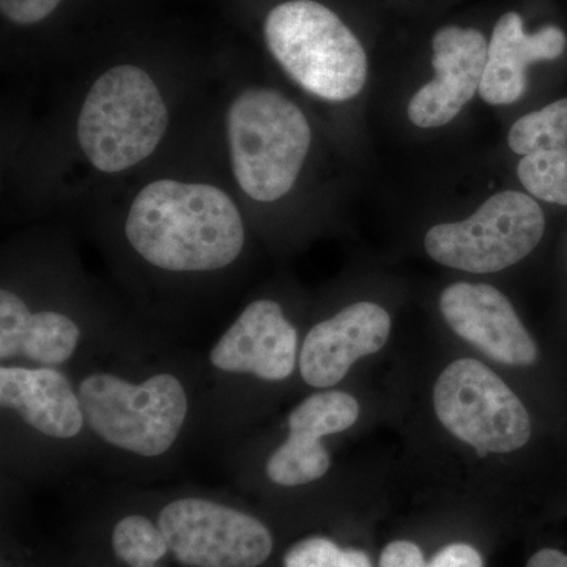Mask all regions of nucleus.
I'll list each match as a JSON object with an SVG mask.
<instances>
[{"instance_id": "b1692460", "label": "nucleus", "mask_w": 567, "mask_h": 567, "mask_svg": "<svg viewBox=\"0 0 567 567\" xmlns=\"http://www.w3.org/2000/svg\"><path fill=\"white\" fill-rule=\"evenodd\" d=\"M527 567H567V555L555 548H544L529 558Z\"/></svg>"}, {"instance_id": "9b49d317", "label": "nucleus", "mask_w": 567, "mask_h": 567, "mask_svg": "<svg viewBox=\"0 0 567 567\" xmlns=\"http://www.w3.org/2000/svg\"><path fill=\"white\" fill-rule=\"evenodd\" d=\"M297 346V330L284 317L281 306L271 300H257L213 347L210 361L224 372L281 382L292 375Z\"/></svg>"}, {"instance_id": "412c9836", "label": "nucleus", "mask_w": 567, "mask_h": 567, "mask_svg": "<svg viewBox=\"0 0 567 567\" xmlns=\"http://www.w3.org/2000/svg\"><path fill=\"white\" fill-rule=\"evenodd\" d=\"M62 0H0V10L13 24L32 25L47 20Z\"/></svg>"}, {"instance_id": "2eb2a0df", "label": "nucleus", "mask_w": 567, "mask_h": 567, "mask_svg": "<svg viewBox=\"0 0 567 567\" xmlns=\"http://www.w3.org/2000/svg\"><path fill=\"white\" fill-rule=\"evenodd\" d=\"M0 402L52 439H73L85 421L80 395L55 369H0Z\"/></svg>"}, {"instance_id": "423d86ee", "label": "nucleus", "mask_w": 567, "mask_h": 567, "mask_svg": "<svg viewBox=\"0 0 567 567\" xmlns=\"http://www.w3.org/2000/svg\"><path fill=\"white\" fill-rule=\"evenodd\" d=\"M544 230L546 218L533 197L503 192L465 221L432 227L424 246L435 262L446 267L496 274L525 259L539 245Z\"/></svg>"}, {"instance_id": "1a4fd4ad", "label": "nucleus", "mask_w": 567, "mask_h": 567, "mask_svg": "<svg viewBox=\"0 0 567 567\" xmlns=\"http://www.w3.org/2000/svg\"><path fill=\"white\" fill-rule=\"evenodd\" d=\"M432 48L435 78L409 104L410 121L420 128H439L453 121L480 92L487 63V40L476 29H440Z\"/></svg>"}, {"instance_id": "6e6552de", "label": "nucleus", "mask_w": 567, "mask_h": 567, "mask_svg": "<svg viewBox=\"0 0 567 567\" xmlns=\"http://www.w3.org/2000/svg\"><path fill=\"white\" fill-rule=\"evenodd\" d=\"M158 527L183 565L257 567L274 550V537L262 522L203 498H183L159 514Z\"/></svg>"}, {"instance_id": "4be33fe9", "label": "nucleus", "mask_w": 567, "mask_h": 567, "mask_svg": "<svg viewBox=\"0 0 567 567\" xmlns=\"http://www.w3.org/2000/svg\"><path fill=\"white\" fill-rule=\"evenodd\" d=\"M380 567H427V563L416 544L394 540L383 548Z\"/></svg>"}, {"instance_id": "dca6fc26", "label": "nucleus", "mask_w": 567, "mask_h": 567, "mask_svg": "<svg viewBox=\"0 0 567 567\" xmlns=\"http://www.w3.org/2000/svg\"><path fill=\"white\" fill-rule=\"evenodd\" d=\"M81 331L61 312H31L18 295L0 292V358L24 354L37 363H65L76 350Z\"/></svg>"}, {"instance_id": "9d476101", "label": "nucleus", "mask_w": 567, "mask_h": 567, "mask_svg": "<svg viewBox=\"0 0 567 567\" xmlns=\"http://www.w3.org/2000/svg\"><path fill=\"white\" fill-rule=\"evenodd\" d=\"M440 309L454 333L511 365L533 364L537 349L505 295L488 284L457 282L440 297Z\"/></svg>"}, {"instance_id": "ddd939ff", "label": "nucleus", "mask_w": 567, "mask_h": 567, "mask_svg": "<svg viewBox=\"0 0 567 567\" xmlns=\"http://www.w3.org/2000/svg\"><path fill=\"white\" fill-rule=\"evenodd\" d=\"M517 174L537 199L567 205V99L518 118L507 137Z\"/></svg>"}, {"instance_id": "f03ea898", "label": "nucleus", "mask_w": 567, "mask_h": 567, "mask_svg": "<svg viewBox=\"0 0 567 567\" xmlns=\"http://www.w3.org/2000/svg\"><path fill=\"white\" fill-rule=\"evenodd\" d=\"M265 41L284 71L305 91L347 102L363 91L368 55L341 18L315 0L275 7L264 24Z\"/></svg>"}, {"instance_id": "0eeeda50", "label": "nucleus", "mask_w": 567, "mask_h": 567, "mask_svg": "<svg viewBox=\"0 0 567 567\" xmlns=\"http://www.w3.org/2000/svg\"><path fill=\"white\" fill-rule=\"evenodd\" d=\"M440 423L481 453H511L532 435L527 409L514 391L481 361L464 358L447 365L435 383Z\"/></svg>"}, {"instance_id": "20e7f679", "label": "nucleus", "mask_w": 567, "mask_h": 567, "mask_svg": "<svg viewBox=\"0 0 567 567\" xmlns=\"http://www.w3.org/2000/svg\"><path fill=\"white\" fill-rule=\"evenodd\" d=\"M169 125V112L147 71L117 65L104 71L85 96L78 141L89 162L117 174L152 155Z\"/></svg>"}, {"instance_id": "f8f14e48", "label": "nucleus", "mask_w": 567, "mask_h": 567, "mask_svg": "<svg viewBox=\"0 0 567 567\" xmlns=\"http://www.w3.org/2000/svg\"><path fill=\"white\" fill-rule=\"evenodd\" d=\"M390 331V315L382 306L369 301L347 306L306 336L300 354L301 377L315 388L336 385L354 361L382 350Z\"/></svg>"}, {"instance_id": "f3484780", "label": "nucleus", "mask_w": 567, "mask_h": 567, "mask_svg": "<svg viewBox=\"0 0 567 567\" xmlns=\"http://www.w3.org/2000/svg\"><path fill=\"white\" fill-rule=\"evenodd\" d=\"M330 465V454L319 439L289 434L268 458L267 475L278 486H303L327 475Z\"/></svg>"}, {"instance_id": "4468645a", "label": "nucleus", "mask_w": 567, "mask_h": 567, "mask_svg": "<svg viewBox=\"0 0 567 567\" xmlns=\"http://www.w3.org/2000/svg\"><path fill=\"white\" fill-rule=\"evenodd\" d=\"M565 48L566 35L561 29L547 25L536 33H527L520 14L514 11L503 14L488 43L481 99L492 106L516 103L527 89L528 65L554 61Z\"/></svg>"}, {"instance_id": "6ab92c4d", "label": "nucleus", "mask_w": 567, "mask_h": 567, "mask_svg": "<svg viewBox=\"0 0 567 567\" xmlns=\"http://www.w3.org/2000/svg\"><path fill=\"white\" fill-rule=\"evenodd\" d=\"M112 547L130 567H155L169 550L162 528L142 516H128L115 525Z\"/></svg>"}, {"instance_id": "a211bd4d", "label": "nucleus", "mask_w": 567, "mask_h": 567, "mask_svg": "<svg viewBox=\"0 0 567 567\" xmlns=\"http://www.w3.org/2000/svg\"><path fill=\"white\" fill-rule=\"evenodd\" d=\"M360 416V405L353 395L342 391L312 394L290 413V434L322 439L352 427Z\"/></svg>"}, {"instance_id": "aec40b11", "label": "nucleus", "mask_w": 567, "mask_h": 567, "mask_svg": "<svg viewBox=\"0 0 567 567\" xmlns=\"http://www.w3.org/2000/svg\"><path fill=\"white\" fill-rule=\"evenodd\" d=\"M286 567H372L371 559L357 548H341L327 537H308L295 544L286 558Z\"/></svg>"}, {"instance_id": "5701e85b", "label": "nucleus", "mask_w": 567, "mask_h": 567, "mask_svg": "<svg viewBox=\"0 0 567 567\" xmlns=\"http://www.w3.org/2000/svg\"><path fill=\"white\" fill-rule=\"evenodd\" d=\"M483 557L468 544H451L435 555L427 567H483Z\"/></svg>"}, {"instance_id": "f257e3e1", "label": "nucleus", "mask_w": 567, "mask_h": 567, "mask_svg": "<svg viewBox=\"0 0 567 567\" xmlns=\"http://www.w3.org/2000/svg\"><path fill=\"white\" fill-rule=\"evenodd\" d=\"M125 234L142 259L167 271L219 270L245 245L237 205L207 183H148L134 197Z\"/></svg>"}, {"instance_id": "7ed1b4c3", "label": "nucleus", "mask_w": 567, "mask_h": 567, "mask_svg": "<svg viewBox=\"0 0 567 567\" xmlns=\"http://www.w3.org/2000/svg\"><path fill=\"white\" fill-rule=\"evenodd\" d=\"M311 140L300 107L270 89H246L227 111L235 181L259 203H274L292 189Z\"/></svg>"}, {"instance_id": "39448f33", "label": "nucleus", "mask_w": 567, "mask_h": 567, "mask_svg": "<svg viewBox=\"0 0 567 567\" xmlns=\"http://www.w3.org/2000/svg\"><path fill=\"white\" fill-rule=\"evenodd\" d=\"M85 421L104 442L145 457L174 445L188 413V399L174 375L159 374L141 385L111 374L87 377L80 388Z\"/></svg>"}]
</instances>
